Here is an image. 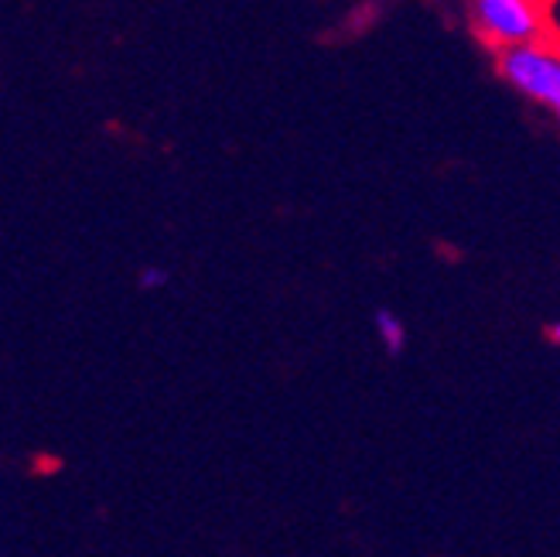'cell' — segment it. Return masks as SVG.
Segmentation results:
<instances>
[{
    "instance_id": "3",
    "label": "cell",
    "mask_w": 560,
    "mask_h": 557,
    "mask_svg": "<svg viewBox=\"0 0 560 557\" xmlns=\"http://www.w3.org/2000/svg\"><path fill=\"white\" fill-rule=\"evenodd\" d=\"M373 332H376L380 346L386 349V356L397 359L407 349V325L394 309H376L373 312Z\"/></svg>"
},
{
    "instance_id": "5",
    "label": "cell",
    "mask_w": 560,
    "mask_h": 557,
    "mask_svg": "<svg viewBox=\"0 0 560 557\" xmlns=\"http://www.w3.org/2000/svg\"><path fill=\"white\" fill-rule=\"evenodd\" d=\"M547 8V24H550V38L560 42V0H544Z\"/></svg>"
},
{
    "instance_id": "2",
    "label": "cell",
    "mask_w": 560,
    "mask_h": 557,
    "mask_svg": "<svg viewBox=\"0 0 560 557\" xmlns=\"http://www.w3.org/2000/svg\"><path fill=\"white\" fill-rule=\"evenodd\" d=\"M471 24L492 51L550 38L544 0H471Z\"/></svg>"
},
{
    "instance_id": "6",
    "label": "cell",
    "mask_w": 560,
    "mask_h": 557,
    "mask_svg": "<svg viewBox=\"0 0 560 557\" xmlns=\"http://www.w3.org/2000/svg\"><path fill=\"white\" fill-rule=\"evenodd\" d=\"M547 336H550V339H553V343L560 346V318H557V322H553V325L547 328Z\"/></svg>"
},
{
    "instance_id": "4",
    "label": "cell",
    "mask_w": 560,
    "mask_h": 557,
    "mask_svg": "<svg viewBox=\"0 0 560 557\" xmlns=\"http://www.w3.org/2000/svg\"><path fill=\"white\" fill-rule=\"evenodd\" d=\"M167 285H172V270H167V267L151 264V267H144V270L137 274V288L140 291H161Z\"/></svg>"
},
{
    "instance_id": "1",
    "label": "cell",
    "mask_w": 560,
    "mask_h": 557,
    "mask_svg": "<svg viewBox=\"0 0 560 557\" xmlns=\"http://www.w3.org/2000/svg\"><path fill=\"white\" fill-rule=\"evenodd\" d=\"M495 72L510 90L560 117V42L540 38L495 51Z\"/></svg>"
}]
</instances>
